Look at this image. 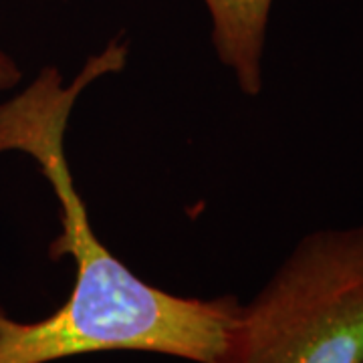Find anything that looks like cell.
Listing matches in <instances>:
<instances>
[{
	"instance_id": "cell-1",
	"label": "cell",
	"mask_w": 363,
	"mask_h": 363,
	"mask_svg": "<svg viewBox=\"0 0 363 363\" xmlns=\"http://www.w3.org/2000/svg\"><path fill=\"white\" fill-rule=\"evenodd\" d=\"M81 85L39 75L0 104V154L33 157L61 206V236L49 257H73L67 301L37 321L0 307V363H55L104 351H142L192 363H222L240 309L234 295L180 297L150 285L97 238L65 150Z\"/></svg>"
},
{
	"instance_id": "cell-2",
	"label": "cell",
	"mask_w": 363,
	"mask_h": 363,
	"mask_svg": "<svg viewBox=\"0 0 363 363\" xmlns=\"http://www.w3.org/2000/svg\"><path fill=\"white\" fill-rule=\"evenodd\" d=\"M222 363H363V222L305 234L240 303Z\"/></svg>"
},
{
	"instance_id": "cell-3",
	"label": "cell",
	"mask_w": 363,
	"mask_h": 363,
	"mask_svg": "<svg viewBox=\"0 0 363 363\" xmlns=\"http://www.w3.org/2000/svg\"><path fill=\"white\" fill-rule=\"evenodd\" d=\"M212 45L240 91L257 97L264 87V47L272 0H204Z\"/></svg>"
},
{
	"instance_id": "cell-4",
	"label": "cell",
	"mask_w": 363,
	"mask_h": 363,
	"mask_svg": "<svg viewBox=\"0 0 363 363\" xmlns=\"http://www.w3.org/2000/svg\"><path fill=\"white\" fill-rule=\"evenodd\" d=\"M23 81V69L0 47V91L14 89Z\"/></svg>"
}]
</instances>
